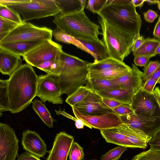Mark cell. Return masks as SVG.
<instances>
[{
	"label": "cell",
	"mask_w": 160,
	"mask_h": 160,
	"mask_svg": "<svg viewBox=\"0 0 160 160\" xmlns=\"http://www.w3.org/2000/svg\"><path fill=\"white\" fill-rule=\"evenodd\" d=\"M108 2V0H88L86 8L93 13L98 14Z\"/></svg>",
	"instance_id": "obj_37"
},
{
	"label": "cell",
	"mask_w": 160,
	"mask_h": 160,
	"mask_svg": "<svg viewBox=\"0 0 160 160\" xmlns=\"http://www.w3.org/2000/svg\"><path fill=\"white\" fill-rule=\"evenodd\" d=\"M75 38L81 42L91 53L94 61H101L109 57L107 48L102 40L83 37Z\"/></svg>",
	"instance_id": "obj_19"
},
{
	"label": "cell",
	"mask_w": 160,
	"mask_h": 160,
	"mask_svg": "<svg viewBox=\"0 0 160 160\" xmlns=\"http://www.w3.org/2000/svg\"><path fill=\"white\" fill-rule=\"evenodd\" d=\"M131 69V68L129 66L126 68H120L100 71L89 72L88 78L113 80L126 74Z\"/></svg>",
	"instance_id": "obj_24"
},
{
	"label": "cell",
	"mask_w": 160,
	"mask_h": 160,
	"mask_svg": "<svg viewBox=\"0 0 160 160\" xmlns=\"http://www.w3.org/2000/svg\"><path fill=\"white\" fill-rule=\"evenodd\" d=\"M126 160H127V159H126Z\"/></svg>",
	"instance_id": "obj_60"
},
{
	"label": "cell",
	"mask_w": 160,
	"mask_h": 160,
	"mask_svg": "<svg viewBox=\"0 0 160 160\" xmlns=\"http://www.w3.org/2000/svg\"><path fill=\"white\" fill-rule=\"evenodd\" d=\"M20 56L0 48V72L11 77L22 64Z\"/></svg>",
	"instance_id": "obj_18"
},
{
	"label": "cell",
	"mask_w": 160,
	"mask_h": 160,
	"mask_svg": "<svg viewBox=\"0 0 160 160\" xmlns=\"http://www.w3.org/2000/svg\"><path fill=\"white\" fill-rule=\"evenodd\" d=\"M101 104L104 108L111 111L112 109L123 103L113 100L102 98Z\"/></svg>",
	"instance_id": "obj_41"
},
{
	"label": "cell",
	"mask_w": 160,
	"mask_h": 160,
	"mask_svg": "<svg viewBox=\"0 0 160 160\" xmlns=\"http://www.w3.org/2000/svg\"><path fill=\"white\" fill-rule=\"evenodd\" d=\"M56 41L68 44H72L92 56L91 53L79 41L68 34L59 27H57L52 32Z\"/></svg>",
	"instance_id": "obj_27"
},
{
	"label": "cell",
	"mask_w": 160,
	"mask_h": 160,
	"mask_svg": "<svg viewBox=\"0 0 160 160\" xmlns=\"http://www.w3.org/2000/svg\"></svg>",
	"instance_id": "obj_59"
},
{
	"label": "cell",
	"mask_w": 160,
	"mask_h": 160,
	"mask_svg": "<svg viewBox=\"0 0 160 160\" xmlns=\"http://www.w3.org/2000/svg\"><path fill=\"white\" fill-rule=\"evenodd\" d=\"M158 39L148 38L145 40L141 46L133 52L134 56H144L151 58L156 56V51L159 44Z\"/></svg>",
	"instance_id": "obj_28"
},
{
	"label": "cell",
	"mask_w": 160,
	"mask_h": 160,
	"mask_svg": "<svg viewBox=\"0 0 160 160\" xmlns=\"http://www.w3.org/2000/svg\"><path fill=\"white\" fill-rule=\"evenodd\" d=\"M45 41H32L0 43V48L23 57L26 53Z\"/></svg>",
	"instance_id": "obj_21"
},
{
	"label": "cell",
	"mask_w": 160,
	"mask_h": 160,
	"mask_svg": "<svg viewBox=\"0 0 160 160\" xmlns=\"http://www.w3.org/2000/svg\"><path fill=\"white\" fill-rule=\"evenodd\" d=\"M158 9L160 10V1L157 3Z\"/></svg>",
	"instance_id": "obj_56"
},
{
	"label": "cell",
	"mask_w": 160,
	"mask_h": 160,
	"mask_svg": "<svg viewBox=\"0 0 160 160\" xmlns=\"http://www.w3.org/2000/svg\"><path fill=\"white\" fill-rule=\"evenodd\" d=\"M143 75V72L132 64L128 72L112 80L117 83L120 88L132 90L135 94L142 88Z\"/></svg>",
	"instance_id": "obj_17"
},
{
	"label": "cell",
	"mask_w": 160,
	"mask_h": 160,
	"mask_svg": "<svg viewBox=\"0 0 160 160\" xmlns=\"http://www.w3.org/2000/svg\"><path fill=\"white\" fill-rule=\"evenodd\" d=\"M19 25L16 22L0 17V41Z\"/></svg>",
	"instance_id": "obj_32"
},
{
	"label": "cell",
	"mask_w": 160,
	"mask_h": 160,
	"mask_svg": "<svg viewBox=\"0 0 160 160\" xmlns=\"http://www.w3.org/2000/svg\"><path fill=\"white\" fill-rule=\"evenodd\" d=\"M151 57L144 56H134V62L136 66L146 67L149 62Z\"/></svg>",
	"instance_id": "obj_43"
},
{
	"label": "cell",
	"mask_w": 160,
	"mask_h": 160,
	"mask_svg": "<svg viewBox=\"0 0 160 160\" xmlns=\"http://www.w3.org/2000/svg\"><path fill=\"white\" fill-rule=\"evenodd\" d=\"M148 143L151 148L160 151V130L154 136Z\"/></svg>",
	"instance_id": "obj_42"
},
{
	"label": "cell",
	"mask_w": 160,
	"mask_h": 160,
	"mask_svg": "<svg viewBox=\"0 0 160 160\" xmlns=\"http://www.w3.org/2000/svg\"><path fill=\"white\" fill-rule=\"evenodd\" d=\"M53 22L74 38L83 37L99 40V26L92 22L84 9L71 13L61 12L54 17Z\"/></svg>",
	"instance_id": "obj_4"
},
{
	"label": "cell",
	"mask_w": 160,
	"mask_h": 160,
	"mask_svg": "<svg viewBox=\"0 0 160 160\" xmlns=\"http://www.w3.org/2000/svg\"><path fill=\"white\" fill-rule=\"evenodd\" d=\"M159 63L158 61H150L147 65L144 67L142 77V80L144 82L153 74Z\"/></svg>",
	"instance_id": "obj_38"
},
{
	"label": "cell",
	"mask_w": 160,
	"mask_h": 160,
	"mask_svg": "<svg viewBox=\"0 0 160 160\" xmlns=\"http://www.w3.org/2000/svg\"><path fill=\"white\" fill-rule=\"evenodd\" d=\"M128 149L126 147L119 146L109 150L102 155L101 160H118L122 153Z\"/></svg>",
	"instance_id": "obj_34"
},
{
	"label": "cell",
	"mask_w": 160,
	"mask_h": 160,
	"mask_svg": "<svg viewBox=\"0 0 160 160\" xmlns=\"http://www.w3.org/2000/svg\"><path fill=\"white\" fill-rule=\"evenodd\" d=\"M159 41L160 43L159 44L157 48L156 51V55L159 54L160 55V38H157Z\"/></svg>",
	"instance_id": "obj_55"
},
{
	"label": "cell",
	"mask_w": 160,
	"mask_h": 160,
	"mask_svg": "<svg viewBox=\"0 0 160 160\" xmlns=\"http://www.w3.org/2000/svg\"><path fill=\"white\" fill-rule=\"evenodd\" d=\"M129 66L123 62L109 57L100 61H94L88 64V72L102 71L120 68H126Z\"/></svg>",
	"instance_id": "obj_25"
},
{
	"label": "cell",
	"mask_w": 160,
	"mask_h": 160,
	"mask_svg": "<svg viewBox=\"0 0 160 160\" xmlns=\"http://www.w3.org/2000/svg\"><path fill=\"white\" fill-rule=\"evenodd\" d=\"M7 6L21 15L23 22L33 19L55 17L62 11L55 0H29Z\"/></svg>",
	"instance_id": "obj_6"
},
{
	"label": "cell",
	"mask_w": 160,
	"mask_h": 160,
	"mask_svg": "<svg viewBox=\"0 0 160 160\" xmlns=\"http://www.w3.org/2000/svg\"><path fill=\"white\" fill-rule=\"evenodd\" d=\"M62 51L59 44L52 39L45 41L25 54L23 60L32 67L57 58Z\"/></svg>",
	"instance_id": "obj_8"
},
{
	"label": "cell",
	"mask_w": 160,
	"mask_h": 160,
	"mask_svg": "<svg viewBox=\"0 0 160 160\" xmlns=\"http://www.w3.org/2000/svg\"><path fill=\"white\" fill-rule=\"evenodd\" d=\"M102 137L106 142L127 148H135V146L122 134L117 127L100 130Z\"/></svg>",
	"instance_id": "obj_22"
},
{
	"label": "cell",
	"mask_w": 160,
	"mask_h": 160,
	"mask_svg": "<svg viewBox=\"0 0 160 160\" xmlns=\"http://www.w3.org/2000/svg\"><path fill=\"white\" fill-rule=\"evenodd\" d=\"M17 160H41L40 158L25 152L19 155Z\"/></svg>",
	"instance_id": "obj_46"
},
{
	"label": "cell",
	"mask_w": 160,
	"mask_h": 160,
	"mask_svg": "<svg viewBox=\"0 0 160 160\" xmlns=\"http://www.w3.org/2000/svg\"><path fill=\"white\" fill-rule=\"evenodd\" d=\"M111 111L119 116L130 115L134 113L131 106L124 104L112 109Z\"/></svg>",
	"instance_id": "obj_39"
},
{
	"label": "cell",
	"mask_w": 160,
	"mask_h": 160,
	"mask_svg": "<svg viewBox=\"0 0 160 160\" xmlns=\"http://www.w3.org/2000/svg\"><path fill=\"white\" fill-rule=\"evenodd\" d=\"M21 143L26 152L39 158L43 157L48 152L45 141L34 131L29 130L24 131Z\"/></svg>",
	"instance_id": "obj_15"
},
{
	"label": "cell",
	"mask_w": 160,
	"mask_h": 160,
	"mask_svg": "<svg viewBox=\"0 0 160 160\" xmlns=\"http://www.w3.org/2000/svg\"><path fill=\"white\" fill-rule=\"evenodd\" d=\"M86 86L96 92L120 88V86L112 80L94 78H88Z\"/></svg>",
	"instance_id": "obj_26"
},
{
	"label": "cell",
	"mask_w": 160,
	"mask_h": 160,
	"mask_svg": "<svg viewBox=\"0 0 160 160\" xmlns=\"http://www.w3.org/2000/svg\"><path fill=\"white\" fill-rule=\"evenodd\" d=\"M158 21L160 23V17H159L158 18Z\"/></svg>",
	"instance_id": "obj_58"
},
{
	"label": "cell",
	"mask_w": 160,
	"mask_h": 160,
	"mask_svg": "<svg viewBox=\"0 0 160 160\" xmlns=\"http://www.w3.org/2000/svg\"><path fill=\"white\" fill-rule=\"evenodd\" d=\"M153 94L158 103L160 110V89L158 87L155 88Z\"/></svg>",
	"instance_id": "obj_49"
},
{
	"label": "cell",
	"mask_w": 160,
	"mask_h": 160,
	"mask_svg": "<svg viewBox=\"0 0 160 160\" xmlns=\"http://www.w3.org/2000/svg\"><path fill=\"white\" fill-rule=\"evenodd\" d=\"M158 81L160 78V62L156 69L151 76Z\"/></svg>",
	"instance_id": "obj_51"
},
{
	"label": "cell",
	"mask_w": 160,
	"mask_h": 160,
	"mask_svg": "<svg viewBox=\"0 0 160 160\" xmlns=\"http://www.w3.org/2000/svg\"><path fill=\"white\" fill-rule=\"evenodd\" d=\"M117 128L119 131L133 144L135 148L145 149L147 148L150 140L142 132L132 129L122 123Z\"/></svg>",
	"instance_id": "obj_20"
},
{
	"label": "cell",
	"mask_w": 160,
	"mask_h": 160,
	"mask_svg": "<svg viewBox=\"0 0 160 160\" xmlns=\"http://www.w3.org/2000/svg\"><path fill=\"white\" fill-rule=\"evenodd\" d=\"M32 108L45 124L50 128L53 127L55 120L52 117L44 103L42 100L35 99L32 102Z\"/></svg>",
	"instance_id": "obj_29"
},
{
	"label": "cell",
	"mask_w": 160,
	"mask_h": 160,
	"mask_svg": "<svg viewBox=\"0 0 160 160\" xmlns=\"http://www.w3.org/2000/svg\"><path fill=\"white\" fill-rule=\"evenodd\" d=\"M0 17L12 21L19 24L23 22L19 14L7 6L0 4Z\"/></svg>",
	"instance_id": "obj_33"
},
{
	"label": "cell",
	"mask_w": 160,
	"mask_h": 160,
	"mask_svg": "<svg viewBox=\"0 0 160 160\" xmlns=\"http://www.w3.org/2000/svg\"><path fill=\"white\" fill-rule=\"evenodd\" d=\"M74 141L73 137L64 131L57 133L46 160H67Z\"/></svg>",
	"instance_id": "obj_14"
},
{
	"label": "cell",
	"mask_w": 160,
	"mask_h": 160,
	"mask_svg": "<svg viewBox=\"0 0 160 160\" xmlns=\"http://www.w3.org/2000/svg\"><path fill=\"white\" fill-rule=\"evenodd\" d=\"M45 62L38 65L36 67L47 73L55 60Z\"/></svg>",
	"instance_id": "obj_47"
},
{
	"label": "cell",
	"mask_w": 160,
	"mask_h": 160,
	"mask_svg": "<svg viewBox=\"0 0 160 160\" xmlns=\"http://www.w3.org/2000/svg\"><path fill=\"white\" fill-rule=\"evenodd\" d=\"M38 76L32 66L23 64L7 80H0V111L17 113L36 96Z\"/></svg>",
	"instance_id": "obj_1"
},
{
	"label": "cell",
	"mask_w": 160,
	"mask_h": 160,
	"mask_svg": "<svg viewBox=\"0 0 160 160\" xmlns=\"http://www.w3.org/2000/svg\"><path fill=\"white\" fill-rule=\"evenodd\" d=\"M75 125L78 129H83L84 126H86L83 121L79 119H77V121L75 122Z\"/></svg>",
	"instance_id": "obj_53"
},
{
	"label": "cell",
	"mask_w": 160,
	"mask_h": 160,
	"mask_svg": "<svg viewBox=\"0 0 160 160\" xmlns=\"http://www.w3.org/2000/svg\"><path fill=\"white\" fill-rule=\"evenodd\" d=\"M53 31L45 27H38L30 22L19 24L1 41L0 43L52 39Z\"/></svg>",
	"instance_id": "obj_7"
},
{
	"label": "cell",
	"mask_w": 160,
	"mask_h": 160,
	"mask_svg": "<svg viewBox=\"0 0 160 160\" xmlns=\"http://www.w3.org/2000/svg\"><path fill=\"white\" fill-rule=\"evenodd\" d=\"M143 15L145 20L149 23L153 22L158 16L155 11L151 9L143 12Z\"/></svg>",
	"instance_id": "obj_45"
},
{
	"label": "cell",
	"mask_w": 160,
	"mask_h": 160,
	"mask_svg": "<svg viewBox=\"0 0 160 160\" xmlns=\"http://www.w3.org/2000/svg\"><path fill=\"white\" fill-rule=\"evenodd\" d=\"M131 2L135 7L141 8L143 6L145 0H132Z\"/></svg>",
	"instance_id": "obj_52"
},
{
	"label": "cell",
	"mask_w": 160,
	"mask_h": 160,
	"mask_svg": "<svg viewBox=\"0 0 160 160\" xmlns=\"http://www.w3.org/2000/svg\"><path fill=\"white\" fill-rule=\"evenodd\" d=\"M29 0H0V4L7 6L17 3L24 2Z\"/></svg>",
	"instance_id": "obj_48"
},
{
	"label": "cell",
	"mask_w": 160,
	"mask_h": 160,
	"mask_svg": "<svg viewBox=\"0 0 160 160\" xmlns=\"http://www.w3.org/2000/svg\"><path fill=\"white\" fill-rule=\"evenodd\" d=\"M62 94L59 83L55 77L48 73L38 76L36 96L39 97L43 102L62 104Z\"/></svg>",
	"instance_id": "obj_9"
},
{
	"label": "cell",
	"mask_w": 160,
	"mask_h": 160,
	"mask_svg": "<svg viewBox=\"0 0 160 160\" xmlns=\"http://www.w3.org/2000/svg\"><path fill=\"white\" fill-rule=\"evenodd\" d=\"M71 107L75 117L82 120L90 128L101 130L118 127L122 123L120 116L112 112L90 115L82 114Z\"/></svg>",
	"instance_id": "obj_11"
},
{
	"label": "cell",
	"mask_w": 160,
	"mask_h": 160,
	"mask_svg": "<svg viewBox=\"0 0 160 160\" xmlns=\"http://www.w3.org/2000/svg\"><path fill=\"white\" fill-rule=\"evenodd\" d=\"M18 140L14 129L0 123V160H15L18 156Z\"/></svg>",
	"instance_id": "obj_12"
},
{
	"label": "cell",
	"mask_w": 160,
	"mask_h": 160,
	"mask_svg": "<svg viewBox=\"0 0 160 160\" xmlns=\"http://www.w3.org/2000/svg\"><path fill=\"white\" fill-rule=\"evenodd\" d=\"M159 0H145V2L151 5L152 4H155L158 3Z\"/></svg>",
	"instance_id": "obj_54"
},
{
	"label": "cell",
	"mask_w": 160,
	"mask_h": 160,
	"mask_svg": "<svg viewBox=\"0 0 160 160\" xmlns=\"http://www.w3.org/2000/svg\"><path fill=\"white\" fill-rule=\"evenodd\" d=\"M159 83V84H160V78H159V79H158V82H157V83Z\"/></svg>",
	"instance_id": "obj_57"
},
{
	"label": "cell",
	"mask_w": 160,
	"mask_h": 160,
	"mask_svg": "<svg viewBox=\"0 0 160 160\" xmlns=\"http://www.w3.org/2000/svg\"><path fill=\"white\" fill-rule=\"evenodd\" d=\"M157 83V81L153 78L150 77L142 84V89L146 92L153 94L154 89Z\"/></svg>",
	"instance_id": "obj_40"
},
{
	"label": "cell",
	"mask_w": 160,
	"mask_h": 160,
	"mask_svg": "<svg viewBox=\"0 0 160 160\" xmlns=\"http://www.w3.org/2000/svg\"><path fill=\"white\" fill-rule=\"evenodd\" d=\"M153 34L155 37L160 38V23L158 21L154 27Z\"/></svg>",
	"instance_id": "obj_50"
},
{
	"label": "cell",
	"mask_w": 160,
	"mask_h": 160,
	"mask_svg": "<svg viewBox=\"0 0 160 160\" xmlns=\"http://www.w3.org/2000/svg\"><path fill=\"white\" fill-rule=\"evenodd\" d=\"M119 116L122 123L142 132L150 140L160 130V117H145L134 113Z\"/></svg>",
	"instance_id": "obj_10"
},
{
	"label": "cell",
	"mask_w": 160,
	"mask_h": 160,
	"mask_svg": "<svg viewBox=\"0 0 160 160\" xmlns=\"http://www.w3.org/2000/svg\"><path fill=\"white\" fill-rule=\"evenodd\" d=\"M109 24L135 35L140 33L142 21L130 0H108L98 14Z\"/></svg>",
	"instance_id": "obj_2"
},
{
	"label": "cell",
	"mask_w": 160,
	"mask_h": 160,
	"mask_svg": "<svg viewBox=\"0 0 160 160\" xmlns=\"http://www.w3.org/2000/svg\"><path fill=\"white\" fill-rule=\"evenodd\" d=\"M96 92L102 98L113 100L130 106L135 95L132 90L120 88Z\"/></svg>",
	"instance_id": "obj_23"
},
{
	"label": "cell",
	"mask_w": 160,
	"mask_h": 160,
	"mask_svg": "<svg viewBox=\"0 0 160 160\" xmlns=\"http://www.w3.org/2000/svg\"><path fill=\"white\" fill-rule=\"evenodd\" d=\"M98 22L109 57L123 62L132 51L135 35L111 25L101 18Z\"/></svg>",
	"instance_id": "obj_5"
},
{
	"label": "cell",
	"mask_w": 160,
	"mask_h": 160,
	"mask_svg": "<svg viewBox=\"0 0 160 160\" xmlns=\"http://www.w3.org/2000/svg\"><path fill=\"white\" fill-rule=\"evenodd\" d=\"M59 58L61 72L58 77H55L59 83L62 94L69 96L87 83L89 62L63 51Z\"/></svg>",
	"instance_id": "obj_3"
},
{
	"label": "cell",
	"mask_w": 160,
	"mask_h": 160,
	"mask_svg": "<svg viewBox=\"0 0 160 160\" xmlns=\"http://www.w3.org/2000/svg\"><path fill=\"white\" fill-rule=\"evenodd\" d=\"M63 13H73L84 9L86 0H55Z\"/></svg>",
	"instance_id": "obj_30"
},
{
	"label": "cell",
	"mask_w": 160,
	"mask_h": 160,
	"mask_svg": "<svg viewBox=\"0 0 160 160\" xmlns=\"http://www.w3.org/2000/svg\"><path fill=\"white\" fill-rule=\"evenodd\" d=\"M102 98L97 93L93 91L82 101L71 107H74L82 114L90 115L112 112L102 106Z\"/></svg>",
	"instance_id": "obj_16"
},
{
	"label": "cell",
	"mask_w": 160,
	"mask_h": 160,
	"mask_svg": "<svg viewBox=\"0 0 160 160\" xmlns=\"http://www.w3.org/2000/svg\"><path fill=\"white\" fill-rule=\"evenodd\" d=\"M145 39L144 38L140 35V33L135 35L131 51L133 52L138 48L144 42Z\"/></svg>",
	"instance_id": "obj_44"
},
{
	"label": "cell",
	"mask_w": 160,
	"mask_h": 160,
	"mask_svg": "<svg viewBox=\"0 0 160 160\" xmlns=\"http://www.w3.org/2000/svg\"><path fill=\"white\" fill-rule=\"evenodd\" d=\"M132 160H160V151L150 148L134 156Z\"/></svg>",
	"instance_id": "obj_35"
},
{
	"label": "cell",
	"mask_w": 160,
	"mask_h": 160,
	"mask_svg": "<svg viewBox=\"0 0 160 160\" xmlns=\"http://www.w3.org/2000/svg\"><path fill=\"white\" fill-rule=\"evenodd\" d=\"M83 148L77 142L74 141L69 154L70 160H82L84 158Z\"/></svg>",
	"instance_id": "obj_36"
},
{
	"label": "cell",
	"mask_w": 160,
	"mask_h": 160,
	"mask_svg": "<svg viewBox=\"0 0 160 160\" xmlns=\"http://www.w3.org/2000/svg\"><path fill=\"white\" fill-rule=\"evenodd\" d=\"M131 107L137 115L148 117H160V110L153 94L142 88L134 96Z\"/></svg>",
	"instance_id": "obj_13"
},
{
	"label": "cell",
	"mask_w": 160,
	"mask_h": 160,
	"mask_svg": "<svg viewBox=\"0 0 160 160\" xmlns=\"http://www.w3.org/2000/svg\"><path fill=\"white\" fill-rule=\"evenodd\" d=\"M92 91L86 86H81L72 94L68 96L65 101L72 107L82 101Z\"/></svg>",
	"instance_id": "obj_31"
}]
</instances>
